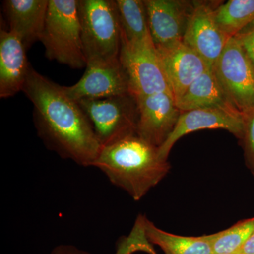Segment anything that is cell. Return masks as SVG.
Wrapping results in <instances>:
<instances>
[{"label":"cell","mask_w":254,"mask_h":254,"mask_svg":"<svg viewBox=\"0 0 254 254\" xmlns=\"http://www.w3.org/2000/svg\"><path fill=\"white\" fill-rule=\"evenodd\" d=\"M22 91L33 103L37 133L47 148L80 166L93 167L103 146L79 103L32 66Z\"/></svg>","instance_id":"obj_1"},{"label":"cell","mask_w":254,"mask_h":254,"mask_svg":"<svg viewBox=\"0 0 254 254\" xmlns=\"http://www.w3.org/2000/svg\"><path fill=\"white\" fill-rule=\"evenodd\" d=\"M93 168L135 201H139L170 173L171 165L158 147L137 135L102 147Z\"/></svg>","instance_id":"obj_2"},{"label":"cell","mask_w":254,"mask_h":254,"mask_svg":"<svg viewBox=\"0 0 254 254\" xmlns=\"http://www.w3.org/2000/svg\"><path fill=\"white\" fill-rule=\"evenodd\" d=\"M86 66L120 60L122 33L115 0H78Z\"/></svg>","instance_id":"obj_3"},{"label":"cell","mask_w":254,"mask_h":254,"mask_svg":"<svg viewBox=\"0 0 254 254\" xmlns=\"http://www.w3.org/2000/svg\"><path fill=\"white\" fill-rule=\"evenodd\" d=\"M47 58L72 68L86 67L78 0H49L41 41Z\"/></svg>","instance_id":"obj_4"},{"label":"cell","mask_w":254,"mask_h":254,"mask_svg":"<svg viewBox=\"0 0 254 254\" xmlns=\"http://www.w3.org/2000/svg\"><path fill=\"white\" fill-rule=\"evenodd\" d=\"M86 113L102 146H107L137 135V100L127 94L102 99L78 101Z\"/></svg>","instance_id":"obj_5"},{"label":"cell","mask_w":254,"mask_h":254,"mask_svg":"<svg viewBox=\"0 0 254 254\" xmlns=\"http://www.w3.org/2000/svg\"><path fill=\"white\" fill-rule=\"evenodd\" d=\"M120 61L128 77L130 94L135 99L164 92L172 93L151 37L135 43L122 37Z\"/></svg>","instance_id":"obj_6"},{"label":"cell","mask_w":254,"mask_h":254,"mask_svg":"<svg viewBox=\"0 0 254 254\" xmlns=\"http://www.w3.org/2000/svg\"><path fill=\"white\" fill-rule=\"evenodd\" d=\"M212 68L240 113L244 115L254 109V66L234 37L229 39Z\"/></svg>","instance_id":"obj_7"},{"label":"cell","mask_w":254,"mask_h":254,"mask_svg":"<svg viewBox=\"0 0 254 254\" xmlns=\"http://www.w3.org/2000/svg\"><path fill=\"white\" fill-rule=\"evenodd\" d=\"M218 3L193 1V7L182 42L200 55L210 68L220 56L229 39L215 20Z\"/></svg>","instance_id":"obj_8"},{"label":"cell","mask_w":254,"mask_h":254,"mask_svg":"<svg viewBox=\"0 0 254 254\" xmlns=\"http://www.w3.org/2000/svg\"><path fill=\"white\" fill-rule=\"evenodd\" d=\"M138 117L137 136L160 148L176 127L182 112L169 92L137 99Z\"/></svg>","instance_id":"obj_9"},{"label":"cell","mask_w":254,"mask_h":254,"mask_svg":"<svg viewBox=\"0 0 254 254\" xmlns=\"http://www.w3.org/2000/svg\"><path fill=\"white\" fill-rule=\"evenodd\" d=\"M203 129L225 130L241 141L243 136L244 115L218 108H198L182 112L170 136L159 148L160 154L168 160L172 148L189 133Z\"/></svg>","instance_id":"obj_10"},{"label":"cell","mask_w":254,"mask_h":254,"mask_svg":"<svg viewBox=\"0 0 254 254\" xmlns=\"http://www.w3.org/2000/svg\"><path fill=\"white\" fill-rule=\"evenodd\" d=\"M63 87L66 94L77 102L130 94L128 77L120 60L112 63L88 65L77 83Z\"/></svg>","instance_id":"obj_11"},{"label":"cell","mask_w":254,"mask_h":254,"mask_svg":"<svg viewBox=\"0 0 254 254\" xmlns=\"http://www.w3.org/2000/svg\"><path fill=\"white\" fill-rule=\"evenodd\" d=\"M150 36L155 46L182 41L193 1L144 0Z\"/></svg>","instance_id":"obj_12"},{"label":"cell","mask_w":254,"mask_h":254,"mask_svg":"<svg viewBox=\"0 0 254 254\" xmlns=\"http://www.w3.org/2000/svg\"><path fill=\"white\" fill-rule=\"evenodd\" d=\"M156 49L176 102L197 78L210 68L200 55L182 41L157 46Z\"/></svg>","instance_id":"obj_13"},{"label":"cell","mask_w":254,"mask_h":254,"mask_svg":"<svg viewBox=\"0 0 254 254\" xmlns=\"http://www.w3.org/2000/svg\"><path fill=\"white\" fill-rule=\"evenodd\" d=\"M31 66L26 48L10 31L0 32V97L7 98L22 91Z\"/></svg>","instance_id":"obj_14"},{"label":"cell","mask_w":254,"mask_h":254,"mask_svg":"<svg viewBox=\"0 0 254 254\" xmlns=\"http://www.w3.org/2000/svg\"><path fill=\"white\" fill-rule=\"evenodd\" d=\"M49 0H5L4 11L9 31L16 33L26 50L41 41Z\"/></svg>","instance_id":"obj_15"},{"label":"cell","mask_w":254,"mask_h":254,"mask_svg":"<svg viewBox=\"0 0 254 254\" xmlns=\"http://www.w3.org/2000/svg\"><path fill=\"white\" fill-rule=\"evenodd\" d=\"M177 105L181 112L198 108H218L242 114L229 99L212 68L207 69L192 83L177 100Z\"/></svg>","instance_id":"obj_16"},{"label":"cell","mask_w":254,"mask_h":254,"mask_svg":"<svg viewBox=\"0 0 254 254\" xmlns=\"http://www.w3.org/2000/svg\"><path fill=\"white\" fill-rule=\"evenodd\" d=\"M145 236L165 254H213V234L198 237L181 236L159 228L143 215Z\"/></svg>","instance_id":"obj_17"},{"label":"cell","mask_w":254,"mask_h":254,"mask_svg":"<svg viewBox=\"0 0 254 254\" xmlns=\"http://www.w3.org/2000/svg\"><path fill=\"white\" fill-rule=\"evenodd\" d=\"M115 4L124 39L135 43L151 37L144 1L115 0Z\"/></svg>","instance_id":"obj_18"},{"label":"cell","mask_w":254,"mask_h":254,"mask_svg":"<svg viewBox=\"0 0 254 254\" xmlns=\"http://www.w3.org/2000/svg\"><path fill=\"white\" fill-rule=\"evenodd\" d=\"M215 20L229 38L254 22V0H230L215 9Z\"/></svg>","instance_id":"obj_19"},{"label":"cell","mask_w":254,"mask_h":254,"mask_svg":"<svg viewBox=\"0 0 254 254\" xmlns=\"http://www.w3.org/2000/svg\"><path fill=\"white\" fill-rule=\"evenodd\" d=\"M254 233V217L213 234L214 254L237 253Z\"/></svg>","instance_id":"obj_20"},{"label":"cell","mask_w":254,"mask_h":254,"mask_svg":"<svg viewBox=\"0 0 254 254\" xmlns=\"http://www.w3.org/2000/svg\"><path fill=\"white\" fill-rule=\"evenodd\" d=\"M240 143L246 166L254 178V109L244 115L243 136Z\"/></svg>","instance_id":"obj_21"},{"label":"cell","mask_w":254,"mask_h":254,"mask_svg":"<svg viewBox=\"0 0 254 254\" xmlns=\"http://www.w3.org/2000/svg\"><path fill=\"white\" fill-rule=\"evenodd\" d=\"M254 66V22L234 36Z\"/></svg>","instance_id":"obj_22"},{"label":"cell","mask_w":254,"mask_h":254,"mask_svg":"<svg viewBox=\"0 0 254 254\" xmlns=\"http://www.w3.org/2000/svg\"><path fill=\"white\" fill-rule=\"evenodd\" d=\"M50 254H92L71 245H60L55 247Z\"/></svg>","instance_id":"obj_23"},{"label":"cell","mask_w":254,"mask_h":254,"mask_svg":"<svg viewBox=\"0 0 254 254\" xmlns=\"http://www.w3.org/2000/svg\"><path fill=\"white\" fill-rule=\"evenodd\" d=\"M237 253L240 254H254V233L247 242L245 245L242 246Z\"/></svg>","instance_id":"obj_24"},{"label":"cell","mask_w":254,"mask_h":254,"mask_svg":"<svg viewBox=\"0 0 254 254\" xmlns=\"http://www.w3.org/2000/svg\"><path fill=\"white\" fill-rule=\"evenodd\" d=\"M145 253L148 254H158L156 253V252H155L154 248H153V245H150V247L147 248L146 251H145Z\"/></svg>","instance_id":"obj_25"},{"label":"cell","mask_w":254,"mask_h":254,"mask_svg":"<svg viewBox=\"0 0 254 254\" xmlns=\"http://www.w3.org/2000/svg\"><path fill=\"white\" fill-rule=\"evenodd\" d=\"M240 254L239 253H230V254Z\"/></svg>","instance_id":"obj_26"}]
</instances>
